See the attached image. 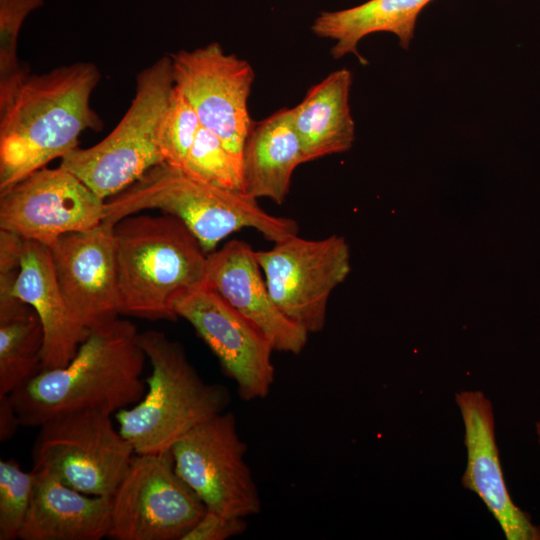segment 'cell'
Here are the masks:
<instances>
[{
	"instance_id": "cell-24",
	"label": "cell",
	"mask_w": 540,
	"mask_h": 540,
	"mask_svg": "<svg viewBox=\"0 0 540 540\" xmlns=\"http://www.w3.org/2000/svg\"><path fill=\"white\" fill-rule=\"evenodd\" d=\"M201 126L195 110L175 86L158 127L157 141L164 162L181 168Z\"/></svg>"
},
{
	"instance_id": "cell-19",
	"label": "cell",
	"mask_w": 540,
	"mask_h": 540,
	"mask_svg": "<svg viewBox=\"0 0 540 540\" xmlns=\"http://www.w3.org/2000/svg\"><path fill=\"white\" fill-rule=\"evenodd\" d=\"M303 163L292 109L281 108L252 124L242 154L243 191L282 204L295 169Z\"/></svg>"
},
{
	"instance_id": "cell-18",
	"label": "cell",
	"mask_w": 540,
	"mask_h": 540,
	"mask_svg": "<svg viewBox=\"0 0 540 540\" xmlns=\"http://www.w3.org/2000/svg\"><path fill=\"white\" fill-rule=\"evenodd\" d=\"M34 472L21 540H101L109 537L111 497L80 492L45 471Z\"/></svg>"
},
{
	"instance_id": "cell-20",
	"label": "cell",
	"mask_w": 540,
	"mask_h": 540,
	"mask_svg": "<svg viewBox=\"0 0 540 540\" xmlns=\"http://www.w3.org/2000/svg\"><path fill=\"white\" fill-rule=\"evenodd\" d=\"M352 82L349 69L333 71L291 108L304 163L351 149L355 140L349 104Z\"/></svg>"
},
{
	"instance_id": "cell-17",
	"label": "cell",
	"mask_w": 540,
	"mask_h": 540,
	"mask_svg": "<svg viewBox=\"0 0 540 540\" xmlns=\"http://www.w3.org/2000/svg\"><path fill=\"white\" fill-rule=\"evenodd\" d=\"M28 304L43 328L42 370L65 366L89 331L73 317L61 292L49 247L24 239L20 271L10 293Z\"/></svg>"
},
{
	"instance_id": "cell-29",
	"label": "cell",
	"mask_w": 540,
	"mask_h": 540,
	"mask_svg": "<svg viewBox=\"0 0 540 540\" xmlns=\"http://www.w3.org/2000/svg\"><path fill=\"white\" fill-rule=\"evenodd\" d=\"M21 426L19 416L9 395L0 396V441H8Z\"/></svg>"
},
{
	"instance_id": "cell-28",
	"label": "cell",
	"mask_w": 540,
	"mask_h": 540,
	"mask_svg": "<svg viewBox=\"0 0 540 540\" xmlns=\"http://www.w3.org/2000/svg\"><path fill=\"white\" fill-rule=\"evenodd\" d=\"M24 239L0 229V298L10 297L20 271Z\"/></svg>"
},
{
	"instance_id": "cell-13",
	"label": "cell",
	"mask_w": 540,
	"mask_h": 540,
	"mask_svg": "<svg viewBox=\"0 0 540 540\" xmlns=\"http://www.w3.org/2000/svg\"><path fill=\"white\" fill-rule=\"evenodd\" d=\"M178 317L188 321L217 357L245 401L265 398L275 378L267 335L207 285L182 298Z\"/></svg>"
},
{
	"instance_id": "cell-16",
	"label": "cell",
	"mask_w": 540,
	"mask_h": 540,
	"mask_svg": "<svg viewBox=\"0 0 540 540\" xmlns=\"http://www.w3.org/2000/svg\"><path fill=\"white\" fill-rule=\"evenodd\" d=\"M255 252L248 243L234 239L208 254L206 285L254 322L275 351L300 354L309 333L275 305Z\"/></svg>"
},
{
	"instance_id": "cell-3",
	"label": "cell",
	"mask_w": 540,
	"mask_h": 540,
	"mask_svg": "<svg viewBox=\"0 0 540 540\" xmlns=\"http://www.w3.org/2000/svg\"><path fill=\"white\" fill-rule=\"evenodd\" d=\"M113 238L120 315L174 321L177 303L206 286L208 254L176 216H126Z\"/></svg>"
},
{
	"instance_id": "cell-9",
	"label": "cell",
	"mask_w": 540,
	"mask_h": 540,
	"mask_svg": "<svg viewBox=\"0 0 540 540\" xmlns=\"http://www.w3.org/2000/svg\"><path fill=\"white\" fill-rule=\"evenodd\" d=\"M246 451L236 418L226 411L188 431L171 448L178 474L207 510L243 518L261 512Z\"/></svg>"
},
{
	"instance_id": "cell-1",
	"label": "cell",
	"mask_w": 540,
	"mask_h": 540,
	"mask_svg": "<svg viewBox=\"0 0 540 540\" xmlns=\"http://www.w3.org/2000/svg\"><path fill=\"white\" fill-rule=\"evenodd\" d=\"M101 79L91 62L26 74L0 95V192L78 147L103 122L90 105Z\"/></svg>"
},
{
	"instance_id": "cell-7",
	"label": "cell",
	"mask_w": 540,
	"mask_h": 540,
	"mask_svg": "<svg viewBox=\"0 0 540 540\" xmlns=\"http://www.w3.org/2000/svg\"><path fill=\"white\" fill-rule=\"evenodd\" d=\"M38 428L32 470L45 471L85 494L112 497L135 452L111 415L73 411Z\"/></svg>"
},
{
	"instance_id": "cell-8",
	"label": "cell",
	"mask_w": 540,
	"mask_h": 540,
	"mask_svg": "<svg viewBox=\"0 0 540 540\" xmlns=\"http://www.w3.org/2000/svg\"><path fill=\"white\" fill-rule=\"evenodd\" d=\"M207 508L180 477L171 450L134 454L111 497L114 540H183Z\"/></svg>"
},
{
	"instance_id": "cell-4",
	"label": "cell",
	"mask_w": 540,
	"mask_h": 540,
	"mask_svg": "<svg viewBox=\"0 0 540 540\" xmlns=\"http://www.w3.org/2000/svg\"><path fill=\"white\" fill-rule=\"evenodd\" d=\"M145 209H158L179 218L207 254L243 228L256 229L273 242L298 233L295 220L269 214L245 192L204 182L165 162L108 198L103 222L114 226Z\"/></svg>"
},
{
	"instance_id": "cell-21",
	"label": "cell",
	"mask_w": 540,
	"mask_h": 540,
	"mask_svg": "<svg viewBox=\"0 0 540 540\" xmlns=\"http://www.w3.org/2000/svg\"><path fill=\"white\" fill-rule=\"evenodd\" d=\"M432 0H368L357 6L322 11L313 21L311 31L319 38L334 40L330 50L334 59L354 54L359 42L372 33L395 35L401 48L407 50L414 38L418 16Z\"/></svg>"
},
{
	"instance_id": "cell-15",
	"label": "cell",
	"mask_w": 540,
	"mask_h": 540,
	"mask_svg": "<svg viewBox=\"0 0 540 540\" xmlns=\"http://www.w3.org/2000/svg\"><path fill=\"white\" fill-rule=\"evenodd\" d=\"M464 424L467 466L464 488L476 493L499 523L507 540H540V526L512 501L507 490L495 437L491 401L482 391L455 395Z\"/></svg>"
},
{
	"instance_id": "cell-14",
	"label": "cell",
	"mask_w": 540,
	"mask_h": 540,
	"mask_svg": "<svg viewBox=\"0 0 540 540\" xmlns=\"http://www.w3.org/2000/svg\"><path fill=\"white\" fill-rule=\"evenodd\" d=\"M49 249L64 299L84 329L119 317L113 226L102 222L88 231L65 234Z\"/></svg>"
},
{
	"instance_id": "cell-2",
	"label": "cell",
	"mask_w": 540,
	"mask_h": 540,
	"mask_svg": "<svg viewBox=\"0 0 540 540\" xmlns=\"http://www.w3.org/2000/svg\"><path fill=\"white\" fill-rule=\"evenodd\" d=\"M145 358L136 326L118 317L90 329L65 366L41 370L9 397L25 427L79 410L116 414L143 398Z\"/></svg>"
},
{
	"instance_id": "cell-25",
	"label": "cell",
	"mask_w": 540,
	"mask_h": 540,
	"mask_svg": "<svg viewBox=\"0 0 540 540\" xmlns=\"http://www.w3.org/2000/svg\"><path fill=\"white\" fill-rule=\"evenodd\" d=\"M34 485V472L13 460H0V540L19 539Z\"/></svg>"
},
{
	"instance_id": "cell-22",
	"label": "cell",
	"mask_w": 540,
	"mask_h": 540,
	"mask_svg": "<svg viewBox=\"0 0 540 540\" xmlns=\"http://www.w3.org/2000/svg\"><path fill=\"white\" fill-rule=\"evenodd\" d=\"M43 328L36 312L14 298L0 303V396L42 370Z\"/></svg>"
},
{
	"instance_id": "cell-12",
	"label": "cell",
	"mask_w": 540,
	"mask_h": 540,
	"mask_svg": "<svg viewBox=\"0 0 540 540\" xmlns=\"http://www.w3.org/2000/svg\"><path fill=\"white\" fill-rule=\"evenodd\" d=\"M105 201L61 166L43 167L0 192V229L51 247L99 226Z\"/></svg>"
},
{
	"instance_id": "cell-6",
	"label": "cell",
	"mask_w": 540,
	"mask_h": 540,
	"mask_svg": "<svg viewBox=\"0 0 540 540\" xmlns=\"http://www.w3.org/2000/svg\"><path fill=\"white\" fill-rule=\"evenodd\" d=\"M174 87L171 57L163 56L137 75L135 96L116 127L96 145L68 152L60 166L104 201L130 186L164 162L158 127Z\"/></svg>"
},
{
	"instance_id": "cell-10",
	"label": "cell",
	"mask_w": 540,
	"mask_h": 540,
	"mask_svg": "<svg viewBox=\"0 0 540 540\" xmlns=\"http://www.w3.org/2000/svg\"><path fill=\"white\" fill-rule=\"evenodd\" d=\"M274 243L269 250L255 252L273 302L309 334L322 331L329 296L350 272L345 239L293 235Z\"/></svg>"
},
{
	"instance_id": "cell-30",
	"label": "cell",
	"mask_w": 540,
	"mask_h": 540,
	"mask_svg": "<svg viewBox=\"0 0 540 540\" xmlns=\"http://www.w3.org/2000/svg\"><path fill=\"white\" fill-rule=\"evenodd\" d=\"M536 435L540 444V421L535 423Z\"/></svg>"
},
{
	"instance_id": "cell-26",
	"label": "cell",
	"mask_w": 540,
	"mask_h": 540,
	"mask_svg": "<svg viewBox=\"0 0 540 540\" xmlns=\"http://www.w3.org/2000/svg\"><path fill=\"white\" fill-rule=\"evenodd\" d=\"M44 0H0V95L12 89L29 73L17 56L21 27Z\"/></svg>"
},
{
	"instance_id": "cell-5",
	"label": "cell",
	"mask_w": 540,
	"mask_h": 540,
	"mask_svg": "<svg viewBox=\"0 0 540 540\" xmlns=\"http://www.w3.org/2000/svg\"><path fill=\"white\" fill-rule=\"evenodd\" d=\"M139 342L152 367L148 389L139 402L114 415L136 454L162 453L197 425L224 412L231 397L225 386L205 382L182 345L163 332H141Z\"/></svg>"
},
{
	"instance_id": "cell-11",
	"label": "cell",
	"mask_w": 540,
	"mask_h": 540,
	"mask_svg": "<svg viewBox=\"0 0 540 540\" xmlns=\"http://www.w3.org/2000/svg\"><path fill=\"white\" fill-rule=\"evenodd\" d=\"M175 86L200 123L216 134L242 167L244 144L253 122L248 99L255 78L251 64L209 43L170 54Z\"/></svg>"
},
{
	"instance_id": "cell-27",
	"label": "cell",
	"mask_w": 540,
	"mask_h": 540,
	"mask_svg": "<svg viewBox=\"0 0 540 540\" xmlns=\"http://www.w3.org/2000/svg\"><path fill=\"white\" fill-rule=\"evenodd\" d=\"M247 528L246 518L228 517L206 510L183 540H226L242 535Z\"/></svg>"
},
{
	"instance_id": "cell-23",
	"label": "cell",
	"mask_w": 540,
	"mask_h": 540,
	"mask_svg": "<svg viewBox=\"0 0 540 540\" xmlns=\"http://www.w3.org/2000/svg\"><path fill=\"white\" fill-rule=\"evenodd\" d=\"M180 169L204 182L243 191L241 165L226 149L220 138L203 126L200 127Z\"/></svg>"
}]
</instances>
